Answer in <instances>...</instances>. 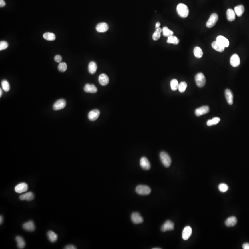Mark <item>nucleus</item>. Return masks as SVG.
<instances>
[{
    "mask_svg": "<svg viewBox=\"0 0 249 249\" xmlns=\"http://www.w3.org/2000/svg\"><path fill=\"white\" fill-rule=\"evenodd\" d=\"M35 225L33 221L30 220L23 225V228L26 231L33 232L35 230Z\"/></svg>",
    "mask_w": 249,
    "mask_h": 249,
    "instance_id": "obj_14",
    "label": "nucleus"
},
{
    "mask_svg": "<svg viewBox=\"0 0 249 249\" xmlns=\"http://www.w3.org/2000/svg\"><path fill=\"white\" fill-rule=\"evenodd\" d=\"M97 64L94 61H91L89 64L88 71L89 73L94 74L97 72Z\"/></svg>",
    "mask_w": 249,
    "mask_h": 249,
    "instance_id": "obj_27",
    "label": "nucleus"
},
{
    "mask_svg": "<svg viewBox=\"0 0 249 249\" xmlns=\"http://www.w3.org/2000/svg\"><path fill=\"white\" fill-rule=\"evenodd\" d=\"M234 12L238 17H241L244 12V7L243 5L236 6L234 8Z\"/></svg>",
    "mask_w": 249,
    "mask_h": 249,
    "instance_id": "obj_28",
    "label": "nucleus"
},
{
    "mask_svg": "<svg viewBox=\"0 0 249 249\" xmlns=\"http://www.w3.org/2000/svg\"><path fill=\"white\" fill-rule=\"evenodd\" d=\"M216 41L221 45L225 48H228L229 45V42L228 40L223 36H219L216 38Z\"/></svg>",
    "mask_w": 249,
    "mask_h": 249,
    "instance_id": "obj_15",
    "label": "nucleus"
},
{
    "mask_svg": "<svg viewBox=\"0 0 249 249\" xmlns=\"http://www.w3.org/2000/svg\"><path fill=\"white\" fill-rule=\"evenodd\" d=\"M218 188L220 192H225L228 190V186L225 183L220 184L218 186Z\"/></svg>",
    "mask_w": 249,
    "mask_h": 249,
    "instance_id": "obj_39",
    "label": "nucleus"
},
{
    "mask_svg": "<svg viewBox=\"0 0 249 249\" xmlns=\"http://www.w3.org/2000/svg\"><path fill=\"white\" fill-rule=\"evenodd\" d=\"M220 119L218 117H215L212 119L208 120L207 122V125L208 126H211L214 125H216L220 121Z\"/></svg>",
    "mask_w": 249,
    "mask_h": 249,
    "instance_id": "obj_35",
    "label": "nucleus"
},
{
    "mask_svg": "<svg viewBox=\"0 0 249 249\" xmlns=\"http://www.w3.org/2000/svg\"><path fill=\"white\" fill-rule=\"evenodd\" d=\"M194 55L197 58H201L203 56V50L199 47H196L193 50Z\"/></svg>",
    "mask_w": 249,
    "mask_h": 249,
    "instance_id": "obj_29",
    "label": "nucleus"
},
{
    "mask_svg": "<svg viewBox=\"0 0 249 249\" xmlns=\"http://www.w3.org/2000/svg\"><path fill=\"white\" fill-rule=\"evenodd\" d=\"M98 81L101 85L103 86H106L109 83V79L106 74H101L99 76Z\"/></svg>",
    "mask_w": 249,
    "mask_h": 249,
    "instance_id": "obj_21",
    "label": "nucleus"
},
{
    "mask_svg": "<svg viewBox=\"0 0 249 249\" xmlns=\"http://www.w3.org/2000/svg\"><path fill=\"white\" fill-rule=\"evenodd\" d=\"M195 80L197 86L199 88H202L206 83V79L203 73H197L195 77Z\"/></svg>",
    "mask_w": 249,
    "mask_h": 249,
    "instance_id": "obj_4",
    "label": "nucleus"
},
{
    "mask_svg": "<svg viewBox=\"0 0 249 249\" xmlns=\"http://www.w3.org/2000/svg\"><path fill=\"white\" fill-rule=\"evenodd\" d=\"M28 189V186L25 183L19 184L15 187V190L16 192L18 193H23L26 192Z\"/></svg>",
    "mask_w": 249,
    "mask_h": 249,
    "instance_id": "obj_9",
    "label": "nucleus"
},
{
    "mask_svg": "<svg viewBox=\"0 0 249 249\" xmlns=\"http://www.w3.org/2000/svg\"><path fill=\"white\" fill-rule=\"evenodd\" d=\"M162 32L163 35L166 37H169L170 36H172L174 34V32L168 29L167 27H164L162 29Z\"/></svg>",
    "mask_w": 249,
    "mask_h": 249,
    "instance_id": "obj_34",
    "label": "nucleus"
},
{
    "mask_svg": "<svg viewBox=\"0 0 249 249\" xmlns=\"http://www.w3.org/2000/svg\"><path fill=\"white\" fill-rule=\"evenodd\" d=\"M211 46H212L213 49H214L215 50L219 52H222L224 51L225 49L224 47L222 46L220 44L218 43L216 41L213 42L211 44Z\"/></svg>",
    "mask_w": 249,
    "mask_h": 249,
    "instance_id": "obj_26",
    "label": "nucleus"
},
{
    "mask_svg": "<svg viewBox=\"0 0 249 249\" xmlns=\"http://www.w3.org/2000/svg\"><path fill=\"white\" fill-rule=\"evenodd\" d=\"M84 91L87 93H95L97 91V87L94 85L87 83L84 87Z\"/></svg>",
    "mask_w": 249,
    "mask_h": 249,
    "instance_id": "obj_20",
    "label": "nucleus"
},
{
    "mask_svg": "<svg viewBox=\"0 0 249 249\" xmlns=\"http://www.w3.org/2000/svg\"><path fill=\"white\" fill-rule=\"evenodd\" d=\"M9 46V44L6 41H1L0 42V50H4Z\"/></svg>",
    "mask_w": 249,
    "mask_h": 249,
    "instance_id": "obj_40",
    "label": "nucleus"
},
{
    "mask_svg": "<svg viewBox=\"0 0 249 249\" xmlns=\"http://www.w3.org/2000/svg\"><path fill=\"white\" fill-rule=\"evenodd\" d=\"M160 158L163 166L166 168L170 167L171 164V159L167 153L164 152H161L160 154Z\"/></svg>",
    "mask_w": 249,
    "mask_h": 249,
    "instance_id": "obj_2",
    "label": "nucleus"
},
{
    "mask_svg": "<svg viewBox=\"0 0 249 249\" xmlns=\"http://www.w3.org/2000/svg\"><path fill=\"white\" fill-rule=\"evenodd\" d=\"M136 192L140 195L146 196L150 194L151 192L150 187L145 185H139L135 190Z\"/></svg>",
    "mask_w": 249,
    "mask_h": 249,
    "instance_id": "obj_3",
    "label": "nucleus"
},
{
    "mask_svg": "<svg viewBox=\"0 0 249 249\" xmlns=\"http://www.w3.org/2000/svg\"><path fill=\"white\" fill-rule=\"evenodd\" d=\"M176 10L178 14L181 18H186L188 17L189 11L186 5L182 3L179 4L177 6Z\"/></svg>",
    "mask_w": 249,
    "mask_h": 249,
    "instance_id": "obj_1",
    "label": "nucleus"
},
{
    "mask_svg": "<svg viewBox=\"0 0 249 249\" xmlns=\"http://www.w3.org/2000/svg\"><path fill=\"white\" fill-rule=\"evenodd\" d=\"M243 248L244 249H249V243H244L243 244Z\"/></svg>",
    "mask_w": 249,
    "mask_h": 249,
    "instance_id": "obj_44",
    "label": "nucleus"
},
{
    "mask_svg": "<svg viewBox=\"0 0 249 249\" xmlns=\"http://www.w3.org/2000/svg\"><path fill=\"white\" fill-rule=\"evenodd\" d=\"M162 30L161 28L159 27L156 29L155 32L153 34L152 38L153 40L158 41L161 37V32H162Z\"/></svg>",
    "mask_w": 249,
    "mask_h": 249,
    "instance_id": "obj_31",
    "label": "nucleus"
},
{
    "mask_svg": "<svg viewBox=\"0 0 249 249\" xmlns=\"http://www.w3.org/2000/svg\"><path fill=\"white\" fill-rule=\"evenodd\" d=\"M218 20V15L216 13H212L206 23V25L208 28H212L215 26Z\"/></svg>",
    "mask_w": 249,
    "mask_h": 249,
    "instance_id": "obj_5",
    "label": "nucleus"
},
{
    "mask_svg": "<svg viewBox=\"0 0 249 249\" xmlns=\"http://www.w3.org/2000/svg\"><path fill=\"white\" fill-rule=\"evenodd\" d=\"M174 229V224L170 220H167L161 227V230L163 232L172 231Z\"/></svg>",
    "mask_w": 249,
    "mask_h": 249,
    "instance_id": "obj_6",
    "label": "nucleus"
},
{
    "mask_svg": "<svg viewBox=\"0 0 249 249\" xmlns=\"http://www.w3.org/2000/svg\"><path fill=\"white\" fill-rule=\"evenodd\" d=\"M66 106V101L64 99H60L55 103L53 108L55 110H60L64 109Z\"/></svg>",
    "mask_w": 249,
    "mask_h": 249,
    "instance_id": "obj_10",
    "label": "nucleus"
},
{
    "mask_svg": "<svg viewBox=\"0 0 249 249\" xmlns=\"http://www.w3.org/2000/svg\"><path fill=\"white\" fill-rule=\"evenodd\" d=\"M109 26L107 23L103 22L97 25L95 27L97 31L98 32H105L109 30Z\"/></svg>",
    "mask_w": 249,
    "mask_h": 249,
    "instance_id": "obj_18",
    "label": "nucleus"
},
{
    "mask_svg": "<svg viewBox=\"0 0 249 249\" xmlns=\"http://www.w3.org/2000/svg\"><path fill=\"white\" fill-rule=\"evenodd\" d=\"M226 18L229 21H233L235 19L234 10L231 9H228L226 11Z\"/></svg>",
    "mask_w": 249,
    "mask_h": 249,
    "instance_id": "obj_24",
    "label": "nucleus"
},
{
    "mask_svg": "<svg viewBox=\"0 0 249 249\" xmlns=\"http://www.w3.org/2000/svg\"><path fill=\"white\" fill-rule=\"evenodd\" d=\"M43 38L46 40L54 41L56 38L55 34L52 32H46L43 35Z\"/></svg>",
    "mask_w": 249,
    "mask_h": 249,
    "instance_id": "obj_30",
    "label": "nucleus"
},
{
    "mask_svg": "<svg viewBox=\"0 0 249 249\" xmlns=\"http://www.w3.org/2000/svg\"><path fill=\"white\" fill-rule=\"evenodd\" d=\"M35 196L33 193L31 192L25 193L24 194L21 195L19 196V199L21 200H26L28 201H30L33 200Z\"/></svg>",
    "mask_w": 249,
    "mask_h": 249,
    "instance_id": "obj_16",
    "label": "nucleus"
},
{
    "mask_svg": "<svg viewBox=\"0 0 249 249\" xmlns=\"http://www.w3.org/2000/svg\"><path fill=\"white\" fill-rule=\"evenodd\" d=\"M230 64L233 67H238L240 63V57L237 54H234L232 55L230 60Z\"/></svg>",
    "mask_w": 249,
    "mask_h": 249,
    "instance_id": "obj_12",
    "label": "nucleus"
},
{
    "mask_svg": "<svg viewBox=\"0 0 249 249\" xmlns=\"http://www.w3.org/2000/svg\"><path fill=\"white\" fill-rule=\"evenodd\" d=\"M179 83L178 81L176 79H173L170 82L171 88L172 91H176L179 88Z\"/></svg>",
    "mask_w": 249,
    "mask_h": 249,
    "instance_id": "obj_33",
    "label": "nucleus"
},
{
    "mask_svg": "<svg viewBox=\"0 0 249 249\" xmlns=\"http://www.w3.org/2000/svg\"><path fill=\"white\" fill-rule=\"evenodd\" d=\"M2 95H3V91H2L1 89H0V97H1Z\"/></svg>",
    "mask_w": 249,
    "mask_h": 249,
    "instance_id": "obj_47",
    "label": "nucleus"
},
{
    "mask_svg": "<svg viewBox=\"0 0 249 249\" xmlns=\"http://www.w3.org/2000/svg\"><path fill=\"white\" fill-rule=\"evenodd\" d=\"M187 85L186 82H181L179 83V88H178L179 91L181 92V93L184 92L185 91H186V89L187 88Z\"/></svg>",
    "mask_w": 249,
    "mask_h": 249,
    "instance_id": "obj_37",
    "label": "nucleus"
},
{
    "mask_svg": "<svg viewBox=\"0 0 249 249\" xmlns=\"http://www.w3.org/2000/svg\"><path fill=\"white\" fill-rule=\"evenodd\" d=\"M54 59L56 62L61 63L62 61V57L60 55H56V56H55Z\"/></svg>",
    "mask_w": 249,
    "mask_h": 249,
    "instance_id": "obj_41",
    "label": "nucleus"
},
{
    "mask_svg": "<svg viewBox=\"0 0 249 249\" xmlns=\"http://www.w3.org/2000/svg\"><path fill=\"white\" fill-rule=\"evenodd\" d=\"M167 42V43H169V44H174L176 45L179 43L180 41L176 36L172 35V36H170L169 37H168Z\"/></svg>",
    "mask_w": 249,
    "mask_h": 249,
    "instance_id": "obj_32",
    "label": "nucleus"
},
{
    "mask_svg": "<svg viewBox=\"0 0 249 249\" xmlns=\"http://www.w3.org/2000/svg\"><path fill=\"white\" fill-rule=\"evenodd\" d=\"M100 112L98 109H94L89 112L88 114L89 119L91 121L97 120L99 117Z\"/></svg>",
    "mask_w": 249,
    "mask_h": 249,
    "instance_id": "obj_17",
    "label": "nucleus"
},
{
    "mask_svg": "<svg viewBox=\"0 0 249 249\" xmlns=\"http://www.w3.org/2000/svg\"><path fill=\"white\" fill-rule=\"evenodd\" d=\"M3 216L1 215L0 216V224H1L3 223Z\"/></svg>",
    "mask_w": 249,
    "mask_h": 249,
    "instance_id": "obj_46",
    "label": "nucleus"
},
{
    "mask_svg": "<svg viewBox=\"0 0 249 249\" xmlns=\"http://www.w3.org/2000/svg\"><path fill=\"white\" fill-rule=\"evenodd\" d=\"M161 248H153L152 249H161Z\"/></svg>",
    "mask_w": 249,
    "mask_h": 249,
    "instance_id": "obj_48",
    "label": "nucleus"
},
{
    "mask_svg": "<svg viewBox=\"0 0 249 249\" xmlns=\"http://www.w3.org/2000/svg\"><path fill=\"white\" fill-rule=\"evenodd\" d=\"M1 86L4 91L6 92H8L10 89V86L8 81L6 80H3L1 82Z\"/></svg>",
    "mask_w": 249,
    "mask_h": 249,
    "instance_id": "obj_36",
    "label": "nucleus"
},
{
    "mask_svg": "<svg viewBox=\"0 0 249 249\" xmlns=\"http://www.w3.org/2000/svg\"><path fill=\"white\" fill-rule=\"evenodd\" d=\"M47 236L49 241L55 243L58 240V235L52 231H49L47 232Z\"/></svg>",
    "mask_w": 249,
    "mask_h": 249,
    "instance_id": "obj_25",
    "label": "nucleus"
},
{
    "mask_svg": "<svg viewBox=\"0 0 249 249\" xmlns=\"http://www.w3.org/2000/svg\"><path fill=\"white\" fill-rule=\"evenodd\" d=\"M225 225L228 227H231L236 225L237 223V219L235 216H231V217L228 218L225 221Z\"/></svg>",
    "mask_w": 249,
    "mask_h": 249,
    "instance_id": "obj_22",
    "label": "nucleus"
},
{
    "mask_svg": "<svg viewBox=\"0 0 249 249\" xmlns=\"http://www.w3.org/2000/svg\"><path fill=\"white\" fill-rule=\"evenodd\" d=\"M131 220L135 224H139L143 223V218L138 212H134L132 214Z\"/></svg>",
    "mask_w": 249,
    "mask_h": 249,
    "instance_id": "obj_8",
    "label": "nucleus"
},
{
    "mask_svg": "<svg viewBox=\"0 0 249 249\" xmlns=\"http://www.w3.org/2000/svg\"><path fill=\"white\" fill-rule=\"evenodd\" d=\"M140 165L141 168L144 170H148L150 168V163L148 159L146 157H142L140 160Z\"/></svg>",
    "mask_w": 249,
    "mask_h": 249,
    "instance_id": "obj_13",
    "label": "nucleus"
},
{
    "mask_svg": "<svg viewBox=\"0 0 249 249\" xmlns=\"http://www.w3.org/2000/svg\"><path fill=\"white\" fill-rule=\"evenodd\" d=\"M209 111H210V108H209V106H204L196 109L195 111V113L196 115L198 117H199V116L208 113Z\"/></svg>",
    "mask_w": 249,
    "mask_h": 249,
    "instance_id": "obj_7",
    "label": "nucleus"
},
{
    "mask_svg": "<svg viewBox=\"0 0 249 249\" xmlns=\"http://www.w3.org/2000/svg\"><path fill=\"white\" fill-rule=\"evenodd\" d=\"M160 25H161V23H160V22H157V23H156V26H155L156 29V28H158L159 27Z\"/></svg>",
    "mask_w": 249,
    "mask_h": 249,
    "instance_id": "obj_45",
    "label": "nucleus"
},
{
    "mask_svg": "<svg viewBox=\"0 0 249 249\" xmlns=\"http://www.w3.org/2000/svg\"><path fill=\"white\" fill-rule=\"evenodd\" d=\"M64 249H76L77 247L73 245L72 244H69L67 246L65 247Z\"/></svg>",
    "mask_w": 249,
    "mask_h": 249,
    "instance_id": "obj_42",
    "label": "nucleus"
},
{
    "mask_svg": "<svg viewBox=\"0 0 249 249\" xmlns=\"http://www.w3.org/2000/svg\"><path fill=\"white\" fill-rule=\"evenodd\" d=\"M58 70L61 72H65L67 68V63L65 62H61L58 65Z\"/></svg>",
    "mask_w": 249,
    "mask_h": 249,
    "instance_id": "obj_38",
    "label": "nucleus"
},
{
    "mask_svg": "<svg viewBox=\"0 0 249 249\" xmlns=\"http://www.w3.org/2000/svg\"><path fill=\"white\" fill-rule=\"evenodd\" d=\"M225 94L228 103L230 105H232L233 104V98H234V95L232 91L230 89H226L225 91Z\"/></svg>",
    "mask_w": 249,
    "mask_h": 249,
    "instance_id": "obj_19",
    "label": "nucleus"
},
{
    "mask_svg": "<svg viewBox=\"0 0 249 249\" xmlns=\"http://www.w3.org/2000/svg\"><path fill=\"white\" fill-rule=\"evenodd\" d=\"M6 5V3L4 0H0V7H3Z\"/></svg>",
    "mask_w": 249,
    "mask_h": 249,
    "instance_id": "obj_43",
    "label": "nucleus"
},
{
    "mask_svg": "<svg viewBox=\"0 0 249 249\" xmlns=\"http://www.w3.org/2000/svg\"><path fill=\"white\" fill-rule=\"evenodd\" d=\"M192 228L190 226H186L184 228L182 234V237L184 240H188L192 234Z\"/></svg>",
    "mask_w": 249,
    "mask_h": 249,
    "instance_id": "obj_11",
    "label": "nucleus"
},
{
    "mask_svg": "<svg viewBox=\"0 0 249 249\" xmlns=\"http://www.w3.org/2000/svg\"><path fill=\"white\" fill-rule=\"evenodd\" d=\"M15 240L17 242V247L18 249H22L25 246V241L22 237L18 236L15 238Z\"/></svg>",
    "mask_w": 249,
    "mask_h": 249,
    "instance_id": "obj_23",
    "label": "nucleus"
}]
</instances>
